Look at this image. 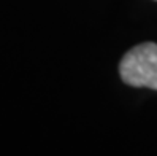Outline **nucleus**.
Listing matches in <instances>:
<instances>
[{
    "label": "nucleus",
    "instance_id": "nucleus-1",
    "mask_svg": "<svg viewBox=\"0 0 157 156\" xmlns=\"http://www.w3.org/2000/svg\"><path fill=\"white\" fill-rule=\"evenodd\" d=\"M119 73L128 86L157 89V45L147 42L127 51L119 64Z\"/></svg>",
    "mask_w": 157,
    "mask_h": 156
}]
</instances>
